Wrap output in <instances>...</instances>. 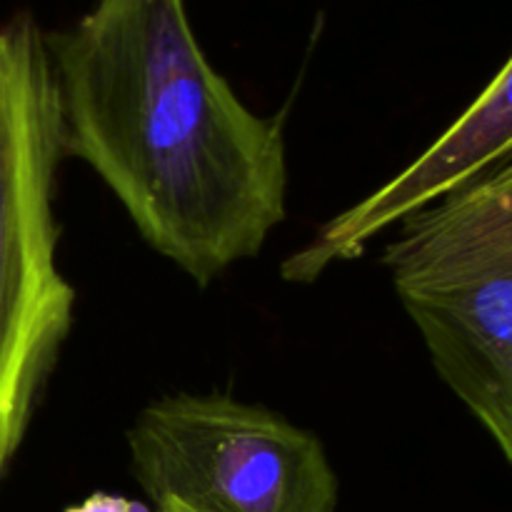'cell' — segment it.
Returning <instances> with one entry per match:
<instances>
[{"instance_id":"6da1fadb","label":"cell","mask_w":512,"mask_h":512,"mask_svg":"<svg viewBox=\"0 0 512 512\" xmlns=\"http://www.w3.org/2000/svg\"><path fill=\"white\" fill-rule=\"evenodd\" d=\"M45 43L65 158L103 180L140 238L200 288L258 258L288 215L283 120L213 68L185 0H95Z\"/></svg>"},{"instance_id":"7a4b0ae2","label":"cell","mask_w":512,"mask_h":512,"mask_svg":"<svg viewBox=\"0 0 512 512\" xmlns=\"http://www.w3.org/2000/svg\"><path fill=\"white\" fill-rule=\"evenodd\" d=\"M63 118L45 30L0 23V480L23 445L75 320L58 268Z\"/></svg>"},{"instance_id":"3957f363","label":"cell","mask_w":512,"mask_h":512,"mask_svg":"<svg viewBox=\"0 0 512 512\" xmlns=\"http://www.w3.org/2000/svg\"><path fill=\"white\" fill-rule=\"evenodd\" d=\"M133 475L158 505L195 512H335L323 440L230 395H165L128 430Z\"/></svg>"},{"instance_id":"277c9868","label":"cell","mask_w":512,"mask_h":512,"mask_svg":"<svg viewBox=\"0 0 512 512\" xmlns=\"http://www.w3.org/2000/svg\"><path fill=\"white\" fill-rule=\"evenodd\" d=\"M390 278L433 368L512 465V270L488 255L445 253Z\"/></svg>"},{"instance_id":"5b68a950","label":"cell","mask_w":512,"mask_h":512,"mask_svg":"<svg viewBox=\"0 0 512 512\" xmlns=\"http://www.w3.org/2000/svg\"><path fill=\"white\" fill-rule=\"evenodd\" d=\"M512 155V55L475 103L403 173L315 230L288 255L280 275L288 283H315L333 265L360 258L380 233Z\"/></svg>"},{"instance_id":"8992f818","label":"cell","mask_w":512,"mask_h":512,"mask_svg":"<svg viewBox=\"0 0 512 512\" xmlns=\"http://www.w3.org/2000/svg\"><path fill=\"white\" fill-rule=\"evenodd\" d=\"M445 253H478L512 270V155L398 225L388 270Z\"/></svg>"},{"instance_id":"52a82bcc","label":"cell","mask_w":512,"mask_h":512,"mask_svg":"<svg viewBox=\"0 0 512 512\" xmlns=\"http://www.w3.org/2000/svg\"><path fill=\"white\" fill-rule=\"evenodd\" d=\"M65 512H150V508L140 500H130L125 495L113 493H93L78 505H70Z\"/></svg>"},{"instance_id":"ba28073f","label":"cell","mask_w":512,"mask_h":512,"mask_svg":"<svg viewBox=\"0 0 512 512\" xmlns=\"http://www.w3.org/2000/svg\"><path fill=\"white\" fill-rule=\"evenodd\" d=\"M155 512H195V510L185 508V505H180V503H165V505H158Z\"/></svg>"}]
</instances>
